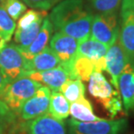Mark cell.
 Instances as JSON below:
<instances>
[{
    "instance_id": "cell-1",
    "label": "cell",
    "mask_w": 134,
    "mask_h": 134,
    "mask_svg": "<svg viewBox=\"0 0 134 134\" xmlns=\"http://www.w3.org/2000/svg\"><path fill=\"white\" fill-rule=\"evenodd\" d=\"M48 18L55 31L79 41L91 36L93 16L83 0H62L53 7Z\"/></svg>"
},
{
    "instance_id": "cell-2",
    "label": "cell",
    "mask_w": 134,
    "mask_h": 134,
    "mask_svg": "<svg viewBox=\"0 0 134 134\" xmlns=\"http://www.w3.org/2000/svg\"><path fill=\"white\" fill-rule=\"evenodd\" d=\"M88 88L91 95L99 101L111 119L122 111L123 103L119 91L112 88L102 72H93L89 79Z\"/></svg>"
},
{
    "instance_id": "cell-3",
    "label": "cell",
    "mask_w": 134,
    "mask_h": 134,
    "mask_svg": "<svg viewBox=\"0 0 134 134\" xmlns=\"http://www.w3.org/2000/svg\"><path fill=\"white\" fill-rule=\"evenodd\" d=\"M41 86L40 83L29 77H21L8 84L1 100L18 116L23 104L32 97Z\"/></svg>"
},
{
    "instance_id": "cell-4",
    "label": "cell",
    "mask_w": 134,
    "mask_h": 134,
    "mask_svg": "<svg viewBox=\"0 0 134 134\" xmlns=\"http://www.w3.org/2000/svg\"><path fill=\"white\" fill-rule=\"evenodd\" d=\"M0 70L10 82L28 73V61L15 44H5L0 49Z\"/></svg>"
},
{
    "instance_id": "cell-5",
    "label": "cell",
    "mask_w": 134,
    "mask_h": 134,
    "mask_svg": "<svg viewBox=\"0 0 134 134\" xmlns=\"http://www.w3.org/2000/svg\"><path fill=\"white\" fill-rule=\"evenodd\" d=\"M68 125L76 134H120L127 127L128 121L125 119H103L95 122H80L71 119Z\"/></svg>"
},
{
    "instance_id": "cell-6",
    "label": "cell",
    "mask_w": 134,
    "mask_h": 134,
    "mask_svg": "<svg viewBox=\"0 0 134 134\" xmlns=\"http://www.w3.org/2000/svg\"><path fill=\"white\" fill-rule=\"evenodd\" d=\"M119 31L117 13L93 16L91 37L110 47L119 37Z\"/></svg>"
},
{
    "instance_id": "cell-7",
    "label": "cell",
    "mask_w": 134,
    "mask_h": 134,
    "mask_svg": "<svg viewBox=\"0 0 134 134\" xmlns=\"http://www.w3.org/2000/svg\"><path fill=\"white\" fill-rule=\"evenodd\" d=\"M79 42L74 37L59 31H56L50 40L51 49L59 58L60 65L65 66L71 72L73 79L75 77L72 73V63L77 55Z\"/></svg>"
},
{
    "instance_id": "cell-8",
    "label": "cell",
    "mask_w": 134,
    "mask_h": 134,
    "mask_svg": "<svg viewBox=\"0 0 134 134\" xmlns=\"http://www.w3.org/2000/svg\"><path fill=\"white\" fill-rule=\"evenodd\" d=\"M51 90L42 85L31 98L25 102L18 116L24 121H30L49 112Z\"/></svg>"
},
{
    "instance_id": "cell-9",
    "label": "cell",
    "mask_w": 134,
    "mask_h": 134,
    "mask_svg": "<svg viewBox=\"0 0 134 134\" xmlns=\"http://www.w3.org/2000/svg\"><path fill=\"white\" fill-rule=\"evenodd\" d=\"M26 77L48 87L52 92H59L61 86L67 80L73 79L71 72L62 65L46 71H30Z\"/></svg>"
},
{
    "instance_id": "cell-10",
    "label": "cell",
    "mask_w": 134,
    "mask_h": 134,
    "mask_svg": "<svg viewBox=\"0 0 134 134\" xmlns=\"http://www.w3.org/2000/svg\"><path fill=\"white\" fill-rule=\"evenodd\" d=\"M129 63L128 57L119 44V37L111 46L109 47L105 55V71L111 79V83L119 91V79L125 66Z\"/></svg>"
},
{
    "instance_id": "cell-11",
    "label": "cell",
    "mask_w": 134,
    "mask_h": 134,
    "mask_svg": "<svg viewBox=\"0 0 134 134\" xmlns=\"http://www.w3.org/2000/svg\"><path fill=\"white\" fill-rule=\"evenodd\" d=\"M109 47L107 45L90 37L79 42L77 55L92 60L97 64L99 71L102 72L103 71H105L106 68L105 55Z\"/></svg>"
},
{
    "instance_id": "cell-12",
    "label": "cell",
    "mask_w": 134,
    "mask_h": 134,
    "mask_svg": "<svg viewBox=\"0 0 134 134\" xmlns=\"http://www.w3.org/2000/svg\"><path fill=\"white\" fill-rule=\"evenodd\" d=\"M119 92L126 113H134V63H127L120 74Z\"/></svg>"
},
{
    "instance_id": "cell-13",
    "label": "cell",
    "mask_w": 134,
    "mask_h": 134,
    "mask_svg": "<svg viewBox=\"0 0 134 134\" xmlns=\"http://www.w3.org/2000/svg\"><path fill=\"white\" fill-rule=\"evenodd\" d=\"M27 134H66L65 125L62 120L53 118L49 112L26 123Z\"/></svg>"
},
{
    "instance_id": "cell-14",
    "label": "cell",
    "mask_w": 134,
    "mask_h": 134,
    "mask_svg": "<svg viewBox=\"0 0 134 134\" xmlns=\"http://www.w3.org/2000/svg\"><path fill=\"white\" fill-rule=\"evenodd\" d=\"M121 17L119 41L128 57L129 62L134 63V12H122Z\"/></svg>"
},
{
    "instance_id": "cell-15",
    "label": "cell",
    "mask_w": 134,
    "mask_h": 134,
    "mask_svg": "<svg viewBox=\"0 0 134 134\" xmlns=\"http://www.w3.org/2000/svg\"><path fill=\"white\" fill-rule=\"evenodd\" d=\"M53 26L51 23V21L48 18V16L44 18L43 20L41 28L36 38L33 40V42L28 46L26 49L21 50V52L25 57L27 60L32 58L37 53L41 52L44 51L45 48L47 47L48 43L50 42L51 38H52V35L53 33Z\"/></svg>"
},
{
    "instance_id": "cell-16",
    "label": "cell",
    "mask_w": 134,
    "mask_h": 134,
    "mask_svg": "<svg viewBox=\"0 0 134 134\" xmlns=\"http://www.w3.org/2000/svg\"><path fill=\"white\" fill-rule=\"evenodd\" d=\"M27 61L28 72L46 71V70L55 68L60 65L59 58H58L56 53L51 49V47H46L44 51L37 53L32 58Z\"/></svg>"
},
{
    "instance_id": "cell-17",
    "label": "cell",
    "mask_w": 134,
    "mask_h": 134,
    "mask_svg": "<svg viewBox=\"0 0 134 134\" xmlns=\"http://www.w3.org/2000/svg\"><path fill=\"white\" fill-rule=\"evenodd\" d=\"M70 114L72 119L80 122H95L103 119L94 114L92 104L85 98L71 103L70 106Z\"/></svg>"
},
{
    "instance_id": "cell-18",
    "label": "cell",
    "mask_w": 134,
    "mask_h": 134,
    "mask_svg": "<svg viewBox=\"0 0 134 134\" xmlns=\"http://www.w3.org/2000/svg\"><path fill=\"white\" fill-rule=\"evenodd\" d=\"M95 71H99L97 64L87 58L76 55L72 63V73L75 79L89 81L90 77Z\"/></svg>"
},
{
    "instance_id": "cell-19",
    "label": "cell",
    "mask_w": 134,
    "mask_h": 134,
    "mask_svg": "<svg viewBox=\"0 0 134 134\" xmlns=\"http://www.w3.org/2000/svg\"><path fill=\"white\" fill-rule=\"evenodd\" d=\"M44 18H40L36 22H34L32 25H31L30 26H28V27L25 29L15 30V44H17L19 47V49L24 50L26 49L28 46H30V44L33 42V40L36 38V37L38 34L43 20L44 19Z\"/></svg>"
},
{
    "instance_id": "cell-20",
    "label": "cell",
    "mask_w": 134,
    "mask_h": 134,
    "mask_svg": "<svg viewBox=\"0 0 134 134\" xmlns=\"http://www.w3.org/2000/svg\"><path fill=\"white\" fill-rule=\"evenodd\" d=\"M70 102L60 92H51L49 114L58 120L66 119L70 115Z\"/></svg>"
},
{
    "instance_id": "cell-21",
    "label": "cell",
    "mask_w": 134,
    "mask_h": 134,
    "mask_svg": "<svg viewBox=\"0 0 134 134\" xmlns=\"http://www.w3.org/2000/svg\"><path fill=\"white\" fill-rule=\"evenodd\" d=\"M59 92L71 103L85 98V87L80 79H69L61 86Z\"/></svg>"
},
{
    "instance_id": "cell-22",
    "label": "cell",
    "mask_w": 134,
    "mask_h": 134,
    "mask_svg": "<svg viewBox=\"0 0 134 134\" xmlns=\"http://www.w3.org/2000/svg\"><path fill=\"white\" fill-rule=\"evenodd\" d=\"M16 27L17 25L15 20L10 17L3 4H0V37L5 43L10 41Z\"/></svg>"
},
{
    "instance_id": "cell-23",
    "label": "cell",
    "mask_w": 134,
    "mask_h": 134,
    "mask_svg": "<svg viewBox=\"0 0 134 134\" xmlns=\"http://www.w3.org/2000/svg\"><path fill=\"white\" fill-rule=\"evenodd\" d=\"M92 7L99 14L117 13L121 0H88Z\"/></svg>"
},
{
    "instance_id": "cell-24",
    "label": "cell",
    "mask_w": 134,
    "mask_h": 134,
    "mask_svg": "<svg viewBox=\"0 0 134 134\" xmlns=\"http://www.w3.org/2000/svg\"><path fill=\"white\" fill-rule=\"evenodd\" d=\"M2 4L10 17L14 20L19 19L27 10L26 4L21 0H4Z\"/></svg>"
},
{
    "instance_id": "cell-25",
    "label": "cell",
    "mask_w": 134,
    "mask_h": 134,
    "mask_svg": "<svg viewBox=\"0 0 134 134\" xmlns=\"http://www.w3.org/2000/svg\"><path fill=\"white\" fill-rule=\"evenodd\" d=\"M17 115L10 110L4 101L0 99V123L6 129L14 126L17 121Z\"/></svg>"
},
{
    "instance_id": "cell-26",
    "label": "cell",
    "mask_w": 134,
    "mask_h": 134,
    "mask_svg": "<svg viewBox=\"0 0 134 134\" xmlns=\"http://www.w3.org/2000/svg\"><path fill=\"white\" fill-rule=\"evenodd\" d=\"M21 1H23L26 5L36 10L47 12L62 0H21Z\"/></svg>"
},
{
    "instance_id": "cell-27",
    "label": "cell",
    "mask_w": 134,
    "mask_h": 134,
    "mask_svg": "<svg viewBox=\"0 0 134 134\" xmlns=\"http://www.w3.org/2000/svg\"><path fill=\"white\" fill-rule=\"evenodd\" d=\"M10 83V81L8 80V79L4 76V74L3 73L2 71L0 70V99H1L3 94L4 92V90L8 84Z\"/></svg>"
},
{
    "instance_id": "cell-28",
    "label": "cell",
    "mask_w": 134,
    "mask_h": 134,
    "mask_svg": "<svg viewBox=\"0 0 134 134\" xmlns=\"http://www.w3.org/2000/svg\"><path fill=\"white\" fill-rule=\"evenodd\" d=\"M126 12H134V0H123L121 13Z\"/></svg>"
},
{
    "instance_id": "cell-29",
    "label": "cell",
    "mask_w": 134,
    "mask_h": 134,
    "mask_svg": "<svg viewBox=\"0 0 134 134\" xmlns=\"http://www.w3.org/2000/svg\"><path fill=\"white\" fill-rule=\"evenodd\" d=\"M4 130L5 128L4 127V125L0 123V134H4Z\"/></svg>"
},
{
    "instance_id": "cell-30",
    "label": "cell",
    "mask_w": 134,
    "mask_h": 134,
    "mask_svg": "<svg viewBox=\"0 0 134 134\" xmlns=\"http://www.w3.org/2000/svg\"><path fill=\"white\" fill-rule=\"evenodd\" d=\"M5 44H6V43H5L4 40H3V38H1V37H0V49H1V48L4 46Z\"/></svg>"
},
{
    "instance_id": "cell-31",
    "label": "cell",
    "mask_w": 134,
    "mask_h": 134,
    "mask_svg": "<svg viewBox=\"0 0 134 134\" xmlns=\"http://www.w3.org/2000/svg\"><path fill=\"white\" fill-rule=\"evenodd\" d=\"M68 134H76L74 132H73V130L71 129V128L69 127V130H68Z\"/></svg>"
},
{
    "instance_id": "cell-32",
    "label": "cell",
    "mask_w": 134,
    "mask_h": 134,
    "mask_svg": "<svg viewBox=\"0 0 134 134\" xmlns=\"http://www.w3.org/2000/svg\"><path fill=\"white\" fill-rule=\"evenodd\" d=\"M4 0H0V4H2V3L4 2Z\"/></svg>"
}]
</instances>
